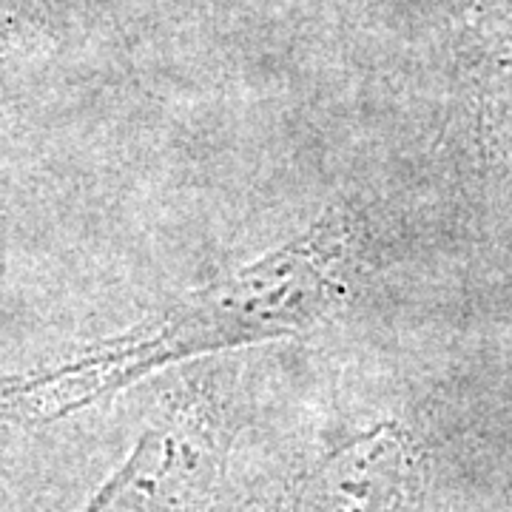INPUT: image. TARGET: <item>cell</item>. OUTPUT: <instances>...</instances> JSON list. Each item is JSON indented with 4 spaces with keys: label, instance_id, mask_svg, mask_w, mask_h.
Instances as JSON below:
<instances>
[{
    "label": "cell",
    "instance_id": "obj_1",
    "mask_svg": "<svg viewBox=\"0 0 512 512\" xmlns=\"http://www.w3.org/2000/svg\"><path fill=\"white\" fill-rule=\"evenodd\" d=\"M345 259L348 237L339 220L316 222L123 336L69 362L0 379V413L23 421L63 419L165 365L313 330L342 302Z\"/></svg>",
    "mask_w": 512,
    "mask_h": 512
},
{
    "label": "cell",
    "instance_id": "obj_2",
    "mask_svg": "<svg viewBox=\"0 0 512 512\" xmlns=\"http://www.w3.org/2000/svg\"><path fill=\"white\" fill-rule=\"evenodd\" d=\"M416 495L410 441L396 424H376L313 464L282 512H413Z\"/></svg>",
    "mask_w": 512,
    "mask_h": 512
},
{
    "label": "cell",
    "instance_id": "obj_3",
    "mask_svg": "<svg viewBox=\"0 0 512 512\" xmlns=\"http://www.w3.org/2000/svg\"><path fill=\"white\" fill-rule=\"evenodd\" d=\"M180 444L163 430H148L128 461L103 484L83 512H174Z\"/></svg>",
    "mask_w": 512,
    "mask_h": 512
}]
</instances>
